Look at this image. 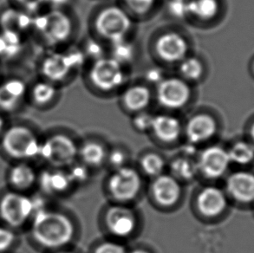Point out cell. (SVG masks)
I'll return each instance as SVG.
<instances>
[{"instance_id":"6da1fadb","label":"cell","mask_w":254,"mask_h":253,"mask_svg":"<svg viewBox=\"0 0 254 253\" xmlns=\"http://www.w3.org/2000/svg\"><path fill=\"white\" fill-rule=\"evenodd\" d=\"M76 21L69 10H47L34 15L32 33L37 35L48 51L62 50L72 45Z\"/></svg>"},{"instance_id":"7a4b0ae2","label":"cell","mask_w":254,"mask_h":253,"mask_svg":"<svg viewBox=\"0 0 254 253\" xmlns=\"http://www.w3.org/2000/svg\"><path fill=\"white\" fill-rule=\"evenodd\" d=\"M136 24L118 2L106 3L94 11L90 18V35L109 45L133 38Z\"/></svg>"},{"instance_id":"3957f363","label":"cell","mask_w":254,"mask_h":253,"mask_svg":"<svg viewBox=\"0 0 254 253\" xmlns=\"http://www.w3.org/2000/svg\"><path fill=\"white\" fill-rule=\"evenodd\" d=\"M83 74L88 89L99 96H118L130 82L129 68L110 56L89 63Z\"/></svg>"},{"instance_id":"277c9868","label":"cell","mask_w":254,"mask_h":253,"mask_svg":"<svg viewBox=\"0 0 254 253\" xmlns=\"http://www.w3.org/2000/svg\"><path fill=\"white\" fill-rule=\"evenodd\" d=\"M31 231L35 240L49 249L66 247L75 235V226L68 216L45 209L35 213Z\"/></svg>"},{"instance_id":"5b68a950","label":"cell","mask_w":254,"mask_h":253,"mask_svg":"<svg viewBox=\"0 0 254 253\" xmlns=\"http://www.w3.org/2000/svg\"><path fill=\"white\" fill-rule=\"evenodd\" d=\"M191 53L192 47L189 38L175 29L159 31L152 41L151 54L155 63L164 68H175Z\"/></svg>"},{"instance_id":"8992f818","label":"cell","mask_w":254,"mask_h":253,"mask_svg":"<svg viewBox=\"0 0 254 253\" xmlns=\"http://www.w3.org/2000/svg\"><path fill=\"white\" fill-rule=\"evenodd\" d=\"M194 97V86L178 75H168L154 88L155 103L166 112L175 113L185 110Z\"/></svg>"},{"instance_id":"52a82bcc","label":"cell","mask_w":254,"mask_h":253,"mask_svg":"<svg viewBox=\"0 0 254 253\" xmlns=\"http://www.w3.org/2000/svg\"><path fill=\"white\" fill-rule=\"evenodd\" d=\"M2 146L11 157L27 159L39 156L41 143L30 128L17 125L4 132Z\"/></svg>"},{"instance_id":"ba28073f","label":"cell","mask_w":254,"mask_h":253,"mask_svg":"<svg viewBox=\"0 0 254 253\" xmlns=\"http://www.w3.org/2000/svg\"><path fill=\"white\" fill-rule=\"evenodd\" d=\"M78 149L72 138L59 133L41 143L39 156L55 167L63 168L74 164L78 156Z\"/></svg>"},{"instance_id":"9c48e42d","label":"cell","mask_w":254,"mask_h":253,"mask_svg":"<svg viewBox=\"0 0 254 253\" xmlns=\"http://www.w3.org/2000/svg\"><path fill=\"white\" fill-rule=\"evenodd\" d=\"M39 70L42 78L60 87L76 75L64 49L49 51L41 60Z\"/></svg>"},{"instance_id":"30bf717a","label":"cell","mask_w":254,"mask_h":253,"mask_svg":"<svg viewBox=\"0 0 254 253\" xmlns=\"http://www.w3.org/2000/svg\"><path fill=\"white\" fill-rule=\"evenodd\" d=\"M141 175L134 168L124 167L117 169L108 181V189L116 200H133L141 191Z\"/></svg>"},{"instance_id":"8fae6325","label":"cell","mask_w":254,"mask_h":253,"mask_svg":"<svg viewBox=\"0 0 254 253\" xmlns=\"http://www.w3.org/2000/svg\"><path fill=\"white\" fill-rule=\"evenodd\" d=\"M117 96L121 108L132 116L149 110L152 103H155L154 88L141 80L128 82Z\"/></svg>"},{"instance_id":"7c38bea8","label":"cell","mask_w":254,"mask_h":253,"mask_svg":"<svg viewBox=\"0 0 254 253\" xmlns=\"http://www.w3.org/2000/svg\"><path fill=\"white\" fill-rule=\"evenodd\" d=\"M0 213L10 226H21L35 213L34 200L19 193H7L0 203Z\"/></svg>"},{"instance_id":"4fadbf2b","label":"cell","mask_w":254,"mask_h":253,"mask_svg":"<svg viewBox=\"0 0 254 253\" xmlns=\"http://www.w3.org/2000/svg\"><path fill=\"white\" fill-rule=\"evenodd\" d=\"M231 164L228 151L220 146H210L199 154L198 169L206 178L216 180L227 173Z\"/></svg>"},{"instance_id":"5bb4252c","label":"cell","mask_w":254,"mask_h":253,"mask_svg":"<svg viewBox=\"0 0 254 253\" xmlns=\"http://www.w3.org/2000/svg\"><path fill=\"white\" fill-rule=\"evenodd\" d=\"M218 124L215 118L206 112H196L184 124L183 132L189 143L199 145L211 140L217 133Z\"/></svg>"},{"instance_id":"9a60e30c","label":"cell","mask_w":254,"mask_h":253,"mask_svg":"<svg viewBox=\"0 0 254 253\" xmlns=\"http://www.w3.org/2000/svg\"><path fill=\"white\" fill-rule=\"evenodd\" d=\"M105 224L114 236L127 238L136 228L137 219L130 208L124 205H113L107 210Z\"/></svg>"},{"instance_id":"2e32d148","label":"cell","mask_w":254,"mask_h":253,"mask_svg":"<svg viewBox=\"0 0 254 253\" xmlns=\"http://www.w3.org/2000/svg\"><path fill=\"white\" fill-rule=\"evenodd\" d=\"M184 124L176 115L170 112L155 115L151 132L156 139L164 143H173L183 133Z\"/></svg>"},{"instance_id":"e0dca14e","label":"cell","mask_w":254,"mask_h":253,"mask_svg":"<svg viewBox=\"0 0 254 253\" xmlns=\"http://www.w3.org/2000/svg\"><path fill=\"white\" fill-rule=\"evenodd\" d=\"M152 194L155 202L163 207L175 205L182 196L181 182L172 175H160L155 178L151 187Z\"/></svg>"},{"instance_id":"ac0fdd59","label":"cell","mask_w":254,"mask_h":253,"mask_svg":"<svg viewBox=\"0 0 254 253\" xmlns=\"http://www.w3.org/2000/svg\"><path fill=\"white\" fill-rule=\"evenodd\" d=\"M196 205L202 215L214 218L223 213L227 208V196L216 187H206L198 193Z\"/></svg>"},{"instance_id":"d6986e66","label":"cell","mask_w":254,"mask_h":253,"mask_svg":"<svg viewBox=\"0 0 254 253\" xmlns=\"http://www.w3.org/2000/svg\"><path fill=\"white\" fill-rule=\"evenodd\" d=\"M34 15L19 8H8L0 15V31H8L24 38L32 32Z\"/></svg>"},{"instance_id":"ffe728a7","label":"cell","mask_w":254,"mask_h":253,"mask_svg":"<svg viewBox=\"0 0 254 253\" xmlns=\"http://www.w3.org/2000/svg\"><path fill=\"white\" fill-rule=\"evenodd\" d=\"M219 0H187L186 22L204 25L215 19L220 13Z\"/></svg>"},{"instance_id":"44dd1931","label":"cell","mask_w":254,"mask_h":253,"mask_svg":"<svg viewBox=\"0 0 254 253\" xmlns=\"http://www.w3.org/2000/svg\"><path fill=\"white\" fill-rule=\"evenodd\" d=\"M227 190L233 198L241 203L254 201V175L249 172H237L227 180Z\"/></svg>"},{"instance_id":"7402d4cb","label":"cell","mask_w":254,"mask_h":253,"mask_svg":"<svg viewBox=\"0 0 254 253\" xmlns=\"http://www.w3.org/2000/svg\"><path fill=\"white\" fill-rule=\"evenodd\" d=\"M28 89L21 79H7L0 82V110H15L28 95Z\"/></svg>"},{"instance_id":"603a6c76","label":"cell","mask_w":254,"mask_h":253,"mask_svg":"<svg viewBox=\"0 0 254 253\" xmlns=\"http://www.w3.org/2000/svg\"><path fill=\"white\" fill-rule=\"evenodd\" d=\"M28 95L36 106L47 107L59 101L61 87L45 79H40L28 89Z\"/></svg>"},{"instance_id":"cb8c5ba5","label":"cell","mask_w":254,"mask_h":253,"mask_svg":"<svg viewBox=\"0 0 254 253\" xmlns=\"http://www.w3.org/2000/svg\"><path fill=\"white\" fill-rule=\"evenodd\" d=\"M175 68L176 75L194 87L202 82L206 75V66L204 61L192 52L183 59Z\"/></svg>"},{"instance_id":"d4e9b609","label":"cell","mask_w":254,"mask_h":253,"mask_svg":"<svg viewBox=\"0 0 254 253\" xmlns=\"http://www.w3.org/2000/svg\"><path fill=\"white\" fill-rule=\"evenodd\" d=\"M118 3L138 23L155 15L160 8L161 0H120Z\"/></svg>"},{"instance_id":"484cf974","label":"cell","mask_w":254,"mask_h":253,"mask_svg":"<svg viewBox=\"0 0 254 253\" xmlns=\"http://www.w3.org/2000/svg\"><path fill=\"white\" fill-rule=\"evenodd\" d=\"M108 56L130 68L137 56V47L134 39L127 38L108 45Z\"/></svg>"},{"instance_id":"4316f807","label":"cell","mask_w":254,"mask_h":253,"mask_svg":"<svg viewBox=\"0 0 254 253\" xmlns=\"http://www.w3.org/2000/svg\"><path fill=\"white\" fill-rule=\"evenodd\" d=\"M40 183L42 189L49 193L64 192L73 184L69 174L60 170L45 172L40 178Z\"/></svg>"},{"instance_id":"83f0119b","label":"cell","mask_w":254,"mask_h":253,"mask_svg":"<svg viewBox=\"0 0 254 253\" xmlns=\"http://www.w3.org/2000/svg\"><path fill=\"white\" fill-rule=\"evenodd\" d=\"M78 156L87 167H99L106 161L108 153L103 145L96 141H87L78 149Z\"/></svg>"},{"instance_id":"f1b7e54d","label":"cell","mask_w":254,"mask_h":253,"mask_svg":"<svg viewBox=\"0 0 254 253\" xmlns=\"http://www.w3.org/2000/svg\"><path fill=\"white\" fill-rule=\"evenodd\" d=\"M171 175L179 182H190L198 174L197 161L188 156L178 157L172 161L170 165Z\"/></svg>"},{"instance_id":"f546056e","label":"cell","mask_w":254,"mask_h":253,"mask_svg":"<svg viewBox=\"0 0 254 253\" xmlns=\"http://www.w3.org/2000/svg\"><path fill=\"white\" fill-rule=\"evenodd\" d=\"M24 39L23 37L11 32L0 31V59L16 57L24 46Z\"/></svg>"},{"instance_id":"4dcf8cb0","label":"cell","mask_w":254,"mask_h":253,"mask_svg":"<svg viewBox=\"0 0 254 253\" xmlns=\"http://www.w3.org/2000/svg\"><path fill=\"white\" fill-rule=\"evenodd\" d=\"M10 180L17 189H29L36 181V174L30 166L19 164L11 169Z\"/></svg>"},{"instance_id":"1f68e13d","label":"cell","mask_w":254,"mask_h":253,"mask_svg":"<svg viewBox=\"0 0 254 253\" xmlns=\"http://www.w3.org/2000/svg\"><path fill=\"white\" fill-rule=\"evenodd\" d=\"M231 163L248 165L254 160V146L253 143L239 141L228 151Z\"/></svg>"},{"instance_id":"d6a6232c","label":"cell","mask_w":254,"mask_h":253,"mask_svg":"<svg viewBox=\"0 0 254 253\" xmlns=\"http://www.w3.org/2000/svg\"><path fill=\"white\" fill-rule=\"evenodd\" d=\"M89 63L108 56V45L89 35L80 46Z\"/></svg>"},{"instance_id":"836d02e7","label":"cell","mask_w":254,"mask_h":253,"mask_svg":"<svg viewBox=\"0 0 254 253\" xmlns=\"http://www.w3.org/2000/svg\"><path fill=\"white\" fill-rule=\"evenodd\" d=\"M165 161L163 160V158L155 153L145 154L141 158V170L148 176L156 178L162 175L165 169Z\"/></svg>"},{"instance_id":"e575fe53","label":"cell","mask_w":254,"mask_h":253,"mask_svg":"<svg viewBox=\"0 0 254 253\" xmlns=\"http://www.w3.org/2000/svg\"><path fill=\"white\" fill-rule=\"evenodd\" d=\"M167 75H168L166 72V68L155 63V64L146 68L143 75L141 76V81L151 86L152 88H155V86L158 85Z\"/></svg>"},{"instance_id":"d590c367","label":"cell","mask_w":254,"mask_h":253,"mask_svg":"<svg viewBox=\"0 0 254 253\" xmlns=\"http://www.w3.org/2000/svg\"><path fill=\"white\" fill-rule=\"evenodd\" d=\"M154 117H155V114L151 113L149 110L142 111L140 113L133 115L131 124L134 129L138 132H141V133L150 132Z\"/></svg>"},{"instance_id":"8d00e7d4","label":"cell","mask_w":254,"mask_h":253,"mask_svg":"<svg viewBox=\"0 0 254 253\" xmlns=\"http://www.w3.org/2000/svg\"><path fill=\"white\" fill-rule=\"evenodd\" d=\"M167 10L173 18L186 21L187 0H169Z\"/></svg>"},{"instance_id":"74e56055","label":"cell","mask_w":254,"mask_h":253,"mask_svg":"<svg viewBox=\"0 0 254 253\" xmlns=\"http://www.w3.org/2000/svg\"><path fill=\"white\" fill-rule=\"evenodd\" d=\"M17 8L31 15L41 12L45 6V0H13Z\"/></svg>"},{"instance_id":"f35d334b","label":"cell","mask_w":254,"mask_h":253,"mask_svg":"<svg viewBox=\"0 0 254 253\" xmlns=\"http://www.w3.org/2000/svg\"><path fill=\"white\" fill-rule=\"evenodd\" d=\"M69 177L71 179V182L74 183H80V182H85L86 180L89 177V172H88V167L83 164H72L71 165V169L68 173Z\"/></svg>"},{"instance_id":"ab89813d","label":"cell","mask_w":254,"mask_h":253,"mask_svg":"<svg viewBox=\"0 0 254 253\" xmlns=\"http://www.w3.org/2000/svg\"><path fill=\"white\" fill-rule=\"evenodd\" d=\"M107 160L110 162V166L115 168V169H119L125 167V163L127 161V156L124 151L121 149H114L107 156Z\"/></svg>"},{"instance_id":"60d3db41","label":"cell","mask_w":254,"mask_h":253,"mask_svg":"<svg viewBox=\"0 0 254 253\" xmlns=\"http://www.w3.org/2000/svg\"><path fill=\"white\" fill-rule=\"evenodd\" d=\"M94 253H127L126 248L120 243L107 241L100 244Z\"/></svg>"},{"instance_id":"b9f144b4","label":"cell","mask_w":254,"mask_h":253,"mask_svg":"<svg viewBox=\"0 0 254 253\" xmlns=\"http://www.w3.org/2000/svg\"><path fill=\"white\" fill-rule=\"evenodd\" d=\"M14 235L12 232L6 228L0 227V252L7 250L13 243Z\"/></svg>"},{"instance_id":"7bdbcfd3","label":"cell","mask_w":254,"mask_h":253,"mask_svg":"<svg viewBox=\"0 0 254 253\" xmlns=\"http://www.w3.org/2000/svg\"><path fill=\"white\" fill-rule=\"evenodd\" d=\"M72 0H45V7L49 10H69Z\"/></svg>"},{"instance_id":"ee69618b","label":"cell","mask_w":254,"mask_h":253,"mask_svg":"<svg viewBox=\"0 0 254 253\" xmlns=\"http://www.w3.org/2000/svg\"><path fill=\"white\" fill-rule=\"evenodd\" d=\"M150 253L149 252H148L147 250H144V249H135V250L132 251L130 253Z\"/></svg>"},{"instance_id":"f6af8a7d","label":"cell","mask_w":254,"mask_h":253,"mask_svg":"<svg viewBox=\"0 0 254 253\" xmlns=\"http://www.w3.org/2000/svg\"><path fill=\"white\" fill-rule=\"evenodd\" d=\"M4 126V122H3V117L0 115V133H2Z\"/></svg>"},{"instance_id":"bcb514c9","label":"cell","mask_w":254,"mask_h":253,"mask_svg":"<svg viewBox=\"0 0 254 253\" xmlns=\"http://www.w3.org/2000/svg\"><path fill=\"white\" fill-rule=\"evenodd\" d=\"M250 134H251L252 141H253V145L254 146V124L252 126L251 130H250Z\"/></svg>"},{"instance_id":"7dc6e473","label":"cell","mask_w":254,"mask_h":253,"mask_svg":"<svg viewBox=\"0 0 254 253\" xmlns=\"http://www.w3.org/2000/svg\"><path fill=\"white\" fill-rule=\"evenodd\" d=\"M70 253V252H60V253Z\"/></svg>"},{"instance_id":"c3c4849f","label":"cell","mask_w":254,"mask_h":253,"mask_svg":"<svg viewBox=\"0 0 254 253\" xmlns=\"http://www.w3.org/2000/svg\"></svg>"}]
</instances>
